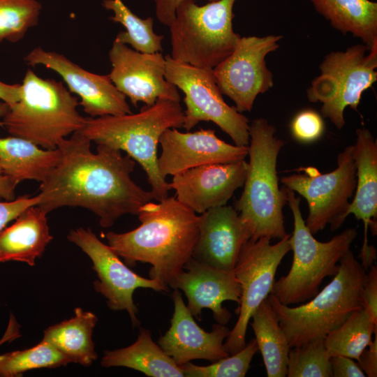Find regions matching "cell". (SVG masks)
<instances>
[{"mask_svg":"<svg viewBox=\"0 0 377 377\" xmlns=\"http://www.w3.org/2000/svg\"><path fill=\"white\" fill-rule=\"evenodd\" d=\"M250 235L233 206L209 209L199 216L198 237L192 258L210 266L233 270Z\"/></svg>","mask_w":377,"mask_h":377,"instance_id":"cell-21","label":"cell"},{"mask_svg":"<svg viewBox=\"0 0 377 377\" xmlns=\"http://www.w3.org/2000/svg\"><path fill=\"white\" fill-rule=\"evenodd\" d=\"M286 376L332 377L330 356L324 338L313 339L290 348Z\"/></svg>","mask_w":377,"mask_h":377,"instance_id":"cell-32","label":"cell"},{"mask_svg":"<svg viewBox=\"0 0 377 377\" xmlns=\"http://www.w3.org/2000/svg\"><path fill=\"white\" fill-rule=\"evenodd\" d=\"M140 225L124 233L108 232V245L131 266L149 263V278L171 288L192 258L199 232V216L168 196L143 205L138 214Z\"/></svg>","mask_w":377,"mask_h":377,"instance_id":"cell-2","label":"cell"},{"mask_svg":"<svg viewBox=\"0 0 377 377\" xmlns=\"http://www.w3.org/2000/svg\"><path fill=\"white\" fill-rule=\"evenodd\" d=\"M285 188L294 219V230L290 236L293 260L288 273L274 281L270 294L289 306L311 300L319 292L324 279L337 273L338 263L350 249L357 232L349 228L327 242L317 240L305 224L300 197L293 190Z\"/></svg>","mask_w":377,"mask_h":377,"instance_id":"cell-7","label":"cell"},{"mask_svg":"<svg viewBox=\"0 0 377 377\" xmlns=\"http://www.w3.org/2000/svg\"><path fill=\"white\" fill-rule=\"evenodd\" d=\"M275 126L264 118L249 124L248 169L241 196L234 207L250 235L281 239L289 234L283 208L288 204L286 188H279L276 163L284 142L276 135Z\"/></svg>","mask_w":377,"mask_h":377,"instance_id":"cell-4","label":"cell"},{"mask_svg":"<svg viewBox=\"0 0 377 377\" xmlns=\"http://www.w3.org/2000/svg\"><path fill=\"white\" fill-rule=\"evenodd\" d=\"M40 10L36 0H0V42L20 40L38 24Z\"/></svg>","mask_w":377,"mask_h":377,"instance_id":"cell-33","label":"cell"},{"mask_svg":"<svg viewBox=\"0 0 377 377\" xmlns=\"http://www.w3.org/2000/svg\"><path fill=\"white\" fill-rule=\"evenodd\" d=\"M47 213L38 205L22 212L13 224L0 232V263L18 261L35 265L53 239Z\"/></svg>","mask_w":377,"mask_h":377,"instance_id":"cell-23","label":"cell"},{"mask_svg":"<svg viewBox=\"0 0 377 377\" xmlns=\"http://www.w3.org/2000/svg\"><path fill=\"white\" fill-rule=\"evenodd\" d=\"M165 79L184 94L182 128L189 131L199 122L212 121L228 135L235 145L248 146L249 121L222 96L213 69L202 68L165 57Z\"/></svg>","mask_w":377,"mask_h":377,"instance_id":"cell-11","label":"cell"},{"mask_svg":"<svg viewBox=\"0 0 377 377\" xmlns=\"http://www.w3.org/2000/svg\"><path fill=\"white\" fill-rule=\"evenodd\" d=\"M172 288L182 290L187 299V308L198 320L202 310L209 309L217 323L226 325L231 313L222 306L225 301L239 304L240 285L233 270L210 266L191 258L175 279Z\"/></svg>","mask_w":377,"mask_h":377,"instance_id":"cell-20","label":"cell"},{"mask_svg":"<svg viewBox=\"0 0 377 377\" xmlns=\"http://www.w3.org/2000/svg\"><path fill=\"white\" fill-rule=\"evenodd\" d=\"M39 202V195L34 197L24 195L12 200H1L0 198V232L26 209L38 205Z\"/></svg>","mask_w":377,"mask_h":377,"instance_id":"cell-36","label":"cell"},{"mask_svg":"<svg viewBox=\"0 0 377 377\" xmlns=\"http://www.w3.org/2000/svg\"><path fill=\"white\" fill-rule=\"evenodd\" d=\"M69 363L66 356L42 340L31 348L1 355L0 376L13 377L29 370L56 368Z\"/></svg>","mask_w":377,"mask_h":377,"instance_id":"cell-31","label":"cell"},{"mask_svg":"<svg viewBox=\"0 0 377 377\" xmlns=\"http://www.w3.org/2000/svg\"><path fill=\"white\" fill-rule=\"evenodd\" d=\"M304 173L293 174L280 179L283 186L303 196L308 204L305 224L315 235L327 225L339 229L348 216L350 199L356 186V170L353 145L346 147L337 157L335 170L321 174L313 167L300 168Z\"/></svg>","mask_w":377,"mask_h":377,"instance_id":"cell-10","label":"cell"},{"mask_svg":"<svg viewBox=\"0 0 377 377\" xmlns=\"http://www.w3.org/2000/svg\"><path fill=\"white\" fill-rule=\"evenodd\" d=\"M184 119L179 102L160 99L135 114L85 117L77 131L97 145L125 151L138 162L147 174L155 200L160 201L168 196L170 186L160 174L157 147L163 133L182 128Z\"/></svg>","mask_w":377,"mask_h":377,"instance_id":"cell-3","label":"cell"},{"mask_svg":"<svg viewBox=\"0 0 377 377\" xmlns=\"http://www.w3.org/2000/svg\"><path fill=\"white\" fill-rule=\"evenodd\" d=\"M61 150L40 148L16 136L0 138V164L17 185L27 179L44 182L61 160Z\"/></svg>","mask_w":377,"mask_h":377,"instance_id":"cell-24","label":"cell"},{"mask_svg":"<svg viewBox=\"0 0 377 377\" xmlns=\"http://www.w3.org/2000/svg\"><path fill=\"white\" fill-rule=\"evenodd\" d=\"M333 279L303 304L290 307L274 295L267 296L290 348L325 338L362 306L367 271L350 249L340 260Z\"/></svg>","mask_w":377,"mask_h":377,"instance_id":"cell-5","label":"cell"},{"mask_svg":"<svg viewBox=\"0 0 377 377\" xmlns=\"http://www.w3.org/2000/svg\"><path fill=\"white\" fill-rule=\"evenodd\" d=\"M172 300L175 310L170 327L158 344L177 365L193 360L214 362L230 355L224 347L230 332L226 325L214 324L212 331L206 332L194 320L179 289H174Z\"/></svg>","mask_w":377,"mask_h":377,"instance_id":"cell-19","label":"cell"},{"mask_svg":"<svg viewBox=\"0 0 377 377\" xmlns=\"http://www.w3.org/2000/svg\"><path fill=\"white\" fill-rule=\"evenodd\" d=\"M248 169L244 160L205 165L172 176L169 183L176 198L196 214L227 204L243 186Z\"/></svg>","mask_w":377,"mask_h":377,"instance_id":"cell-18","label":"cell"},{"mask_svg":"<svg viewBox=\"0 0 377 377\" xmlns=\"http://www.w3.org/2000/svg\"><path fill=\"white\" fill-rule=\"evenodd\" d=\"M292 135L302 142H312L324 133L325 123L322 117L313 110H304L297 113L290 123Z\"/></svg>","mask_w":377,"mask_h":377,"instance_id":"cell-35","label":"cell"},{"mask_svg":"<svg viewBox=\"0 0 377 377\" xmlns=\"http://www.w3.org/2000/svg\"><path fill=\"white\" fill-rule=\"evenodd\" d=\"M91 142L77 131L61 140V160L41 182L38 206L47 213L65 206L85 208L109 228L125 214L138 215L155 197L131 179L133 158L103 145L93 153Z\"/></svg>","mask_w":377,"mask_h":377,"instance_id":"cell-1","label":"cell"},{"mask_svg":"<svg viewBox=\"0 0 377 377\" xmlns=\"http://www.w3.org/2000/svg\"><path fill=\"white\" fill-rule=\"evenodd\" d=\"M377 333V323L364 307L354 311L337 328L324 338V343L330 357L341 355L358 360L362 351Z\"/></svg>","mask_w":377,"mask_h":377,"instance_id":"cell-29","label":"cell"},{"mask_svg":"<svg viewBox=\"0 0 377 377\" xmlns=\"http://www.w3.org/2000/svg\"><path fill=\"white\" fill-rule=\"evenodd\" d=\"M258 350V344L253 338L239 351L210 365L198 366L189 362L180 365V367L184 376L188 377H244Z\"/></svg>","mask_w":377,"mask_h":377,"instance_id":"cell-34","label":"cell"},{"mask_svg":"<svg viewBox=\"0 0 377 377\" xmlns=\"http://www.w3.org/2000/svg\"><path fill=\"white\" fill-rule=\"evenodd\" d=\"M279 35L241 37L234 50L213 68L216 83L239 112L251 111L256 97L274 86L266 56L279 47Z\"/></svg>","mask_w":377,"mask_h":377,"instance_id":"cell-13","label":"cell"},{"mask_svg":"<svg viewBox=\"0 0 377 377\" xmlns=\"http://www.w3.org/2000/svg\"><path fill=\"white\" fill-rule=\"evenodd\" d=\"M24 61L32 66L43 65L59 73L70 91L81 98L80 104L91 117L131 113L126 97L112 82L109 75L89 72L63 54L35 47Z\"/></svg>","mask_w":377,"mask_h":377,"instance_id":"cell-16","label":"cell"},{"mask_svg":"<svg viewBox=\"0 0 377 377\" xmlns=\"http://www.w3.org/2000/svg\"><path fill=\"white\" fill-rule=\"evenodd\" d=\"M74 311L72 318L47 327L42 340L56 348L71 363L89 366L97 359L92 334L98 318L80 307Z\"/></svg>","mask_w":377,"mask_h":377,"instance_id":"cell-27","label":"cell"},{"mask_svg":"<svg viewBox=\"0 0 377 377\" xmlns=\"http://www.w3.org/2000/svg\"><path fill=\"white\" fill-rule=\"evenodd\" d=\"M353 157L356 170V186L347 214H353L364 224V239L359 258L368 270L376 258V250L369 245L367 233L376 234L377 218V141L366 128L356 130L353 145Z\"/></svg>","mask_w":377,"mask_h":377,"instance_id":"cell-22","label":"cell"},{"mask_svg":"<svg viewBox=\"0 0 377 377\" xmlns=\"http://www.w3.org/2000/svg\"><path fill=\"white\" fill-rule=\"evenodd\" d=\"M103 6L113 12L110 19L121 23L125 31L117 34L114 40L130 45L135 50L142 53L162 52L163 35L156 34L153 30L154 20L149 17L142 19L133 13L121 0H103Z\"/></svg>","mask_w":377,"mask_h":377,"instance_id":"cell-30","label":"cell"},{"mask_svg":"<svg viewBox=\"0 0 377 377\" xmlns=\"http://www.w3.org/2000/svg\"><path fill=\"white\" fill-rule=\"evenodd\" d=\"M21 84H8L0 81V99L10 106L20 98Z\"/></svg>","mask_w":377,"mask_h":377,"instance_id":"cell-41","label":"cell"},{"mask_svg":"<svg viewBox=\"0 0 377 377\" xmlns=\"http://www.w3.org/2000/svg\"><path fill=\"white\" fill-rule=\"evenodd\" d=\"M159 144L158 167L164 179L205 165L244 160L248 156V146L227 143L212 129L183 133L168 128L161 135Z\"/></svg>","mask_w":377,"mask_h":377,"instance_id":"cell-17","label":"cell"},{"mask_svg":"<svg viewBox=\"0 0 377 377\" xmlns=\"http://www.w3.org/2000/svg\"><path fill=\"white\" fill-rule=\"evenodd\" d=\"M368 270L361 293L362 306L377 323V267L372 265Z\"/></svg>","mask_w":377,"mask_h":377,"instance_id":"cell-37","label":"cell"},{"mask_svg":"<svg viewBox=\"0 0 377 377\" xmlns=\"http://www.w3.org/2000/svg\"><path fill=\"white\" fill-rule=\"evenodd\" d=\"M109 59L112 82L134 106L139 102L151 106L160 99L180 101L177 88L165 77L162 53H142L114 40Z\"/></svg>","mask_w":377,"mask_h":377,"instance_id":"cell-15","label":"cell"},{"mask_svg":"<svg viewBox=\"0 0 377 377\" xmlns=\"http://www.w3.org/2000/svg\"><path fill=\"white\" fill-rule=\"evenodd\" d=\"M290 236V234L274 244L268 237L249 239L242 246L233 269L241 288L240 300L235 311L238 318L224 342L230 355L246 346L251 316L271 293L277 268L291 251Z\"/></svg>","mask_w":377,"mask_h":377,"instance_id":"cell-12","label":"cell"},{"mask_svg":"<svg viewBox=\"0 0 377 377\" xmlns=\"http://www.w3.org/2000/svg\"><path fill=\"white\" fill-rule=\"evenodd\" d=\"M79 105L61 82L43 79L29 69L20 100L10 106L0 125L13 136L57 149L61 140L83 126L85 117L78 112Z\"/></svg>","mask_w":377,"mask_h":377,"instance_id":"cell-6","label":"cell"},{"mask_svg":"<svg viewBox=\"0 0 377 377\" xmlns=\"http://www.w3.org/2000/svg\"><path fill=\"white\" fill-rule=\"evenodd\" d=\"M10 105L3 101H0V117H3L9 111Z\"/></svg>","mask_w":377,"mask_h":377,"instance_id":"cell-43","label":"cell"},{"mask_svg":"<svg viewBox=\"0 0 377 377\" xmlns=\"http://www.w3.org/2000/svg\"><path fill=\"white\" fill-rule=\"evenodd\" d=\"M101 364L105 368L127 367L150 377L184 376L180 366L153 341L151 332L145 328H140L133 344L105 351Z\"/></svg>","mask_w":377,"mask_h":377,"instance_id":"cell-25","label":"cell"},{"mask_svg":"<svg viewBox=\"0 0 377 377\" xmlns=\"http://www.w3.org/2000/svg\"><path fill=\"white\" fill-rule=\"evenodd\" d=\"M332 377H365L364 372L353 359L341 355L330 357Z\"/></svg>","mask_w":377,"mask_h":377,"instance_id":"cell-38","label":"cell"},{"mask_svg":"<svg viewBox=\"0 0 377 377\" xmlns=\"http://www.w3.org/2000/svg\"><path fill=\"white\" fill-rule=\"evenodd\" d=\"M251 326L254 332L267 376L285 377L290 346L267 297L253 311Z\"/></svg>","mask_w":377,"mask_h":377,"instance_id":"cell-28","label":"cell"},{"mask_svg":"<svg viewBox=\"0 0 377 377\" xmlns=\"http://www.w3.org/2000/svg\"><path fill=\"white\" fill-rule=\"evenodd\" d=\"M375 339L362 351L357 362L361 369L369 377L377 376V333Z\"/></svg>","mask_w":377,"mask_h":377,"instance_id":"cell-39","label":"cell"},{"mask_svg":"<svg viewBox=\"0 0 377 377\" xmlns=\"http://www.w3.org/2000/svg\"><path fill=\"white\" fill-rule=\"evenodd\" d=\"M376 68L377 48L369 50L364 43L331 52L319 66L320 75L307 89L308 99L320 102L323 117L340 130L346 108L357 110L363 91L377 80Z\"/></svg>","mask_w":377,"mask_h":377,"instance_id":"cell-9","label":"cell"},{"mask_svg":"<svg viewBox=\"0 0 377 377\" xmlns=\"http://www.w3.org/2000/svg\"><path fill=\"white\" fill-rule=\"evenodd\" d=\"M316 11L343 34L377 48V3L369 0H311Z\"/></svg>","mask_w":377,"mask_h":377,"instance_id":"cell-26","label":"cell"},{"mask_svg":"<svg viewBox=\"0 0 377 377\" xmlns=\"http://www.w3.org/2000/svg\"><path fill=\"white\" fill-rule=\"evenodd\" d=\"M17 184L3 172L0 164V198L5 200L15 199Z\"/></svg>","mask_w":377,"mask_h":377,"instance_id":"cell-42","label":"cell"},{"mask_svg":"<svg viewBox=\"0 0 377 377\" xmlns=\"http://www.w3.org/2000/svg\"><path fill=\"white\" fill-rule=\"evenodd\" d=\"M237 0H217L198 6L184 0L169 25L170 57L175 61L213 69L235 48L241 36L232 27Z\"/></svg>","mask_w":377,"mask_h":377,"instance_id":"cell-8","label":"cell"},{"mask_svg":"<svg viewBox=\"0 0 377 377\" xmlns=\"http://www.w3.org/2000/svg\"><path fill=\"white\" fill-rule=\"evenodd\" d=\"M184 0H154L155 14L158 20L169 27L175 17L177 6ZM217 0H209V2Z\"/></svg>","mask_w":377,"mask_h":377,"instance_id":"cell-40","label":"cell"},{"mask_svg":"<svg viewBox=\"0 0 377 377\" xmlns=\"http://www.w3.org/2000/svg\"><path fill=\"white\" fill-rule=\"evenodd\" d=\"M67 239L91 259L92 268L98 276L94 282L95 290L106 298L110 309L126 311L133 327L140 325L137 317L138 309L133 298L137 288L169 292L170 288L158 280L142 277L130 269L112 248L103 243L90 228L71 230Z\"/></svg>","mask_w":377,"mask_h":377,"instance_id":"cell-14","label":"cell"}]
</instances>
